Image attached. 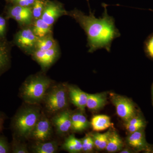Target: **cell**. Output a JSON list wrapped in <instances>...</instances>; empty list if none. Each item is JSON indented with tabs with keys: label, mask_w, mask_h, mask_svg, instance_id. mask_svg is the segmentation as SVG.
<instances>
[{
	"label": "cell",
	"mask_w": 153,
	"mask_h": 153,
	"mask_svg": "<svg viewBox=\"0 0 153 153\" xmlns=\"http://www.w3.org/2000/svg\"><path fill=\"white\" fill-rule=\"evenodd\" d=\"M103 5L104 12L100 18H96L90 9L88 16L76 9L67 12V15L75 19L85 31L87 36L88 52L91 53L100 49L109 52L113 41L120 36L115 25L114 19L108 14L106 5Z\"/></svg>",
	"instance_id": "1"
},
{
	"label": "cell",
	"mask_w": 153,
	"mask_h": 153,
	"mask_svg": "<svg viewBox=\"0 0 153 153\" xmlns=\"http://www.w3.org/2000/svg\"><path fill=\"white\" fill-rule=\"evenodd\" d=\"M51 84V80L44 75L31 76L21 87V97L28 104H38L44 100Z\"/></svg>",
	"instance_id": "2"
},
{
	"label": "cell",
	"mask_w": 153,
	"mask_h": 153,
	"mask_svg": "<svg viewBox=\"0 0 153 153\" xmlns=\"http://www.w3.org/2000/svg\"><path fill=\"white\" fill-rule=\"evenodd\" d=\"M41 115L37 106H29L18 111L12 120L15 134L22 137H30L32 132Z\"/></svg>",
	"instance_id": "3"
},
{
	"label": "cell",
	"mask_w": 153,
	"mask_h": 153,
	"mask_svg": "<svg viewBox=\"0 0 153 153\" xmlns=\"http://www.w3.org/2000/svg\"><path fill=\"white\" fill-rule=\"evenodd\" d=\"M68 87L63 84L55 85L47 92L44 100L45 106L51 113H57L65 109L68 102Z\"/></svg>",
	"instance_id": "4"
},
{
	"label": "cell",
	"mask_w": 153,
	"mask_h": 153,
	"mask_svg": "<svg viewBox=\"0 0 153 153\" xmlns=\"http://www.w3.org/2000/svg\"><path fill=\"white\" fill-rule=\"evenodd\" d=\"M111 101L119 117L125 122L136 116V109L132 102L127 97L111 94Z\"/></svg>",
	"instance_id": "5"
},
{
	"label": "cell",
	"mask_w": 153,
	"mask_h": 153,
	"mask_svg": "<svg viewBox=\"0 0 153 153\" xmlns=\"http://www.w3.org/2000/svg\"><path fill=\"white\" fill-rule=\"evenodd\" d=\"M38 37L31 27H25L17 33L14 41L15 44L23 51L32 54L35 49Z\"/></svg>",
	"instance_id": "6"
},
{
	"label": "cell",
	"mask_w": 153,
	"mask_h": 153,
	"mask_svg": "<svg viewBox=\"0 0 153 153\" xmlns=\"http://www.w3.org/2000/svg\"><path fill=\"white\" fill-rule=\"evenodd\" d=\"M7 16V18L13 19L19 25L25 27L32 25L34 21L32 7L14 4L8 9Z\"/></svg>",
	"instance_id": "7"
},
{
	"label": "cell",
	"mask_w": 153,
	"mask_h": 153,
	"mask_svg": "<svg viewBox=\"0 0 153 153\" xmlns=\"http://www.w3.org/2000/svg\"><path fill=\"white\" fill-rule=\"evenodd\" d=\"M52 133L51 122L44 115H41L32 132L30 137L37 142H45L50 138Z\"/></svg>",
	"instance_id": "8"
},
{
	"label": "cell",
	"mask_w": 153,
	"mask_h": 153,
	"mask_svg": "<svg viewBox=\"0 0 153 153\" xmlns=\"http://www.w3.org/2000/svg\"><path fill=\"white\" fill-rule=\"evenodd\" d=\"M67 14V11L60 3L47 1L41 18L47 24L52 26L58 18Z\"/></svg>",
	"instance_id": "9"
},
{
	"label": "cell",
	"mask_w": 153,
	"mask_h": 153,
	"mask_svg": "<svg viewBox=\"0 0 153 153\" xmlns=\"http://www.w3.org/2000/svg\"><path fill=\"white\" fill-rule=\"evenodd\" d=\"M57 45L47 50L36 49L32 53L33 59L37 61L43 69H47L54 63L59 56Z\"/></svg>",
	"instance_id": "10"
},
{
	"label": "cell",
	"mask_w": 153,
	"mask_h": 153,
	"mask_svg": "<svg viewBox=\"0 0 153 153\" xmlns=\"http://www.w3.org/2000/svg\"><path fill=\"white\" fill-rule=\"evenodd\" d=\"M71 113L68 110H63L52 118V123L59 134L68 132L71 128Z\"/></svg>",
	"instance_id": "11"
},
{
	"label": "cell",
	"mask_w": 153,
	"mask_h": 153,
	"mask_svg": "<svg viewBox=\"0 0 153 153\" xmlns=\"http://www.w3.org/2000/svg\"><path fill=\"white\" fill-rule=\"evenodd\" d=\"M68 96L72 104L81 111H84L86 107L88 94L76 86L69 85L68 87Z\"/></svg>",
	"instance_id": "12"
},
{
	"label": "cell",
	"mask_w": 153,
	"mask_h": 153,
	"mask_svg": "<svg viewBox=\"0 0 153 153\" xmlns=\"http://www.w3.org/2000/svg\"><path fill=\"white\" fill-rule=\"evenodd\" d=\"M129 145L137 151L150 152L151 148L145 138L142 129L131 133L127 138Z\"/></svg>",
	"instance_id": "13"
},
{
	"label": "cell",
	"mask_w": 153,
	"mask_h": 153,
	"mask_svg": "<svg viewBox=\"0 0 153 153\" xmlns=\"http://www.w3.org/2000/svg\"><path fill=\"white\" fill-rule=\"evenodd\" d=\"M106 101L105 93L88 94L86 107L91 110H97L105 105Z\"/></svg>",
	"instance_id": "14"
},
{
	"label": "cell",
	"mask_w": 153,
	"mask_h": 153,
	"mask_svg": "<svg viewBox=\"0 0 153 153\" xmlns=\"http://www.w3.org/2000/svg\"><path fill=\"white\" fill-rule=\"evenodd\" d=\"M31 27L38 38L52 34V26L44 22L41 18L33 21Z\"/></svg>",
	"instance_id": "15"
},
{
	"label": "cell",
	"mask_w": 153,
	"mask_h": 153,
	"mask_svg": "<svg viewBox=\"0 0 153 153\" xmlns=\"http://www.w3.org/2000/svg\"><path fill=\"white\" fill-rule=\"evenodd\" d=\"M71 128L74 131L81 132L88 128L90 123L82 113L71 114Z\"/></svg>",
	"instance_id": "16"
},
{
	"label": "cell",
	"mask_w": 153,
	"mask_h": 153,
	"mask_svg": "<svg viewBox=\"0 0 153 153\" xmlns=\"http://www.w3.org/2000/svg\"><path fill=\"white\" fill-rule=\"evenodd\" d=\"M91 125L94 131H101L109 128L112 126L110 118L105 115H99L92 118Z\"/></svg>",
	"instance_id": "17"
},
{
	"label": "cell",
	"mask_w": 153,
	"mask_h": 153,
	"mask_svg": "<svg viewBox=\"0 0 153 153\" xmlns=\"http://www.w3.org/2000/svg\"><path fill=\"white\" fill-rule=\"evenodd\" d=\"M63 148L70 153L80 152L82 151V140L76 138L74 135H71L65 140Z\"/></svg>",
	"instance_id": "18"
},
{
	"label": "cell",
	"mask_w": 153,
	"mask_h": 153,
	"mask_svg": "<svg viewBox=\"0 0 153 153\" xmlns=\"http://www.w3.org/2000/svg\"><path fill=\"white\" fill-rule=\"evenodd\" d=\"M33 152L36 153H55L58 150V145L55 141L37 142L33 146Z\"/></svg>",
	"instance_id": "19"
},
{
	"label": "cell",
	"mask_w": 153,
	"mask_h": 153,
	"mask_svg": "<svg viewBox=\"0 0 153 153\" xmlns=\"http://www.w3.org/2000/svg\"><path fill=\"white\" fill-rule=\"evenodd\" d=\"M123 146V142L118 134L116 132L111 133L105 149L108 152H116L120 151Z\"/></svg>",
	"instance_id": "20"
},
{
	"label": "cell",
	"mask_w": 153,
	"mask_h": 153,
	"mask_svg": "<svg viewBox=\"0 0 153 153\" xmlns=\"http://www.w3.org/2000/svg\"><path fill=\"white\" fill-rule=\"evenodd\" d=\"M57 45V41L53 38L52 34H50L42 38H38L36 42V49L43 51L49 50Z\"/></svg>",
	"instance_id": "21"
},
{
	"label": "cell",
	"mask_w": 153,
	"mask_h": 153,
	"mask_svg": "<svg viewBox=\"0 0 153 153\" xmlns=\"http://www.w3.org/2000/svg\"><path fill=\"white\" fill-rule=\"evenodd\" d=\"M10 54L7 45L0 41V74L4 71L10 63Z\"/></svg>",
	"instance_id": "22"
},
{
	"label": "cell",
	"mask_w": 153,
	"mask_h": 153,
	"mask_svg": "<svg viewBox=\"0 0 153 153\" xmlns=\"http://www.w3.org/2000/svg\"><path fill=\"white\" fill-rule=\"evenodd\" d=\"M46 1L44 0H36L32 7V15L34 21L41 19L44 11Z\"/></svg>",
	"instance_id": "23"
},
{
	"label": "cell",
	"mask_w": 153,
	"mask_h": 153,
	"mask_svg": "<svg viewBox=\"0 0 153 153\" xmlns=\"http://www.w3.org/2000/svg\"><path fill=\"white\" fill-rule=\"evenodd\" d=\"M11 152L13 153H28L27 146L19 143L15 137L13 139V143L11 146Z\"/></svg>",
	"instance_id": "24"
},
{
	"label": "cell",
	"mask_w": 153,
	"mask_h": 153,
	"mask_svg": "<svg viewBox=\"0 0 153 153\" xmlns=\"http://www.w3.org/2000/svg\"><path fill=\"white\" fill-rule=\"evenodd\" d=\"M144 50L148 57L153 59V33L150 35L145 41Z\"/></svg>",
	"instance_id": "25"
},
{
	"label": "cell",
	"mask_w": 153,
	"mask_h": 153,
	"mask_svg": "<svg viewBox=\"0 0 153 153\" xmlns=\"http://www.w3.org/2000/svg\"><path fill=\"white\" fill-rule=\"evenodd\" d=\"M11 152V146L5 138L0 137V153H8Z\"/></svg>",
	"instance_id": "26"
},
{
	"label": "cell",
	"mask_w": 153,
	"mask_h": 153,
	"mask_svg": "<svg viewBox=\"0 0 153 153\" xmlns=\"http://www.w3.org/2000/svg\"><path fill=\"white\" fill-rule=\"evenodd\" d=\"M111 134V132L110 131L106 133L102 134V137L101 141L100 142V143L99 146L97 148L98 149L104 150L105 149Z\"/></svg>",
	"instance_id": "27"
},
{
	"label": "cell",
	"mask_w": 153,
	"mask_h": 153,
	"mask_svg": "<svg viewBox=\"0 0 153 153\" xmlns=\"http://www.w3.org/2000/svg\"><path fill=\"white\" fill-rule=\"evenodd\" d=\"M7 30V21L2 16L0 15V40L4 38Z\"/></svg>",
	"instance_id": "28"
},
{
	"label": "cell",
	"mask_w": 153,
	"mask_h": 153,
	"mask_svg": "<svg viewBox=\"0 0 153 153\" xmlns=\"http://www.w3.org/2000/svg\"><path fill=\"white\" fill-rule=\"evenodd\" d=\"M15 5L32 7L36 0H11Z\"/></svg>",
	"instance_id": "29"
},
{
	"label": "cell",
	"mask_w": 153,
	"mask_h": 153,
	"mask_svg": "<svg viewBox=\"0 0 153 153\" xmlns=\"http://www.w3.org/2000/svg\"><path fill=\"white\" fill-rule=\"evenodd\" d=\"M146 124H139L135 125H130L126 124V128L127 130L131 133L143 129L145 127Z\"/></svg>",
	"instance_id": "30"
},
{
	"label": "cell",
	"mask_w": 153,
	"mask_h": 153,
	"mask_svg": "<svg viewBox=\"0 0 153 153\" xmlns=\"http://www.w3.org/2000/svg\"><path fill=\"white\" fill-rule=\"evenodd\" d=\"M126 124L130 125H135L139 124H146L142 118L139 117L135 116L126 122Z\"/></svg>",
	"instance_id": "31"
},
{
	"label": "cell",
	"mask_w": 153,
	"mask_h": 153,
	"mask_svg": "<svg viewBox=\"0 0 153 153\" xmlns=\"http://www.w3.org/2000/svg\"><path fill=\"white\" fill-rule=\"evenodd\" d=\"M90 136H87L83 138L81 140L82 142V151L84 152H87V145Z\"/></svg>",
	"instance_id": "32"
},
{
	"label": "cell",
	"mask_w": 153,
	"mask_h": 153,
	"mask_svg": "<svg viewBox=\"0 0 153 153\" xmlns=\"http://www.w3.org/2000/svg\"><path fill=\"white\" fill-rule=\"evenodd\" d=\"M94 146V143L93 138L90 136L89 137V140H88V143L87 152H89L92 151Z\"/></svg>",
	"instance_id": "33"
},
{
	"label": "cell",
	"mask_w": 153,
	"mask_h": 153,
	"mask_svg": "<svg viewBox=\"0 0 153 153\" xmlns=\"http://www.w3.org/2000/svg\"><path fill=\"white\" fill-rule=\"evenodd\" d=\"M5 117L2 113L0 112V132L2 131L3 128V125Z\"/></svg>",
	"instance_id": "34"
},
{
	"label": "cell",
	"mask_w": 153,
	"mask_h": 153,
	"mask_svg": "<svg viewBox=\"0 0 153 153\" xmlns=\"http://www.w3.org/2000/svg\"><path fill=\"white\" fill-rule=\"evenodd\" d=\"M130 151L127 149H124L123 150L121 151L120 153H131Z\"/></svg>",
	"instance_id": "35"
},
{
	"label": "cell",
	"mask_w": 153,
	"mask_h": 153,
	"mask_svg": "<svg viewBox=\"0 0 153 153\" xmlns=\"http://www.w3.org/2000/svg\"><path fill=\"white\" fill-rule=\"evenodd\" d=\"M152 101H153V85H152Z\"/></svg>",
	"instance_id": "36"
},
{
	"label": "cell",
	"mask_w": 153,
	"mask_h": 153,
	"mask_svg": "<svg viewBox=\"0 0 153 153\" xmlns=\"http://www.w3.org/2000/svg\"><path fill=\"white\" fill-rule=\"evenodd\" d=\"M150 152L153 153V150H151L150 151Z\"/></svg>",
	"instance_id": "37"
},
{
	"label": "cell",
	"mask_w": 153,
	"mask_h": 153,
	"mask_svg": "<svg viewBox=\"0 0 153 153\" xmlns=\"http://www.w3.org/2000/svg\"></svg>",
	"instance_id": "38"
}]
</instances>
